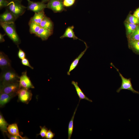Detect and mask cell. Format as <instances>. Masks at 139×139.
Returning <instances> with one entry per match:
<instances>
[{
  "instance_id": "15",
  "label": "cell",
  "mask_w": 139,
  "mask_h": 139,
  "mask_svg": "<svg viewBox=\"0 0 139 139\" xmlns=\"http://www.w3.org/2000/svg\"><path fill=\"white\" fill-rule=\"evenodd\" d=\"M71 84L73 85L75 88L76 93L79 98V102L81 100L84 99L90 102H92V101L88 98L84 94L82 90L78 85V83L77 82L74 81H72Z\"/></svg>"
},
{
  "instance_id": "3",
  "label": "cell",
  "mask_w": 139,
  "mask_h": 139,
  "mask_svg": "<svg viewBox=\"0 0 139 139\" xmlns=\"http://www.w3.org/2000/svg\"><path fill=\"white\" fill-rule=\"evenodd\" d=\"M20 88L19 81L0 84V93H5L15 97L17 95Z\"/></svg>"
},
{
  "instance_id": "20",
  "label": "cell",
  "mask_w": 139,
  "mask_h": 139,
  "mask_svg": "<svg viewBox=\"0 0 139 139\" xmlns=\"http://www.w3.org/2000/svg\"><path fill=\"white\" fill-rule=\"evenodd\" d=\"M14 97L3 93H0V106L3 107L8 103Z\"/></svg>"
},
{
  "instance_id": "27",
  "label": "cell",
  "mask_w": 139,
  "mask_h": 139,
  "mask_svg": "<svg viewBox=\"0 0 139 139\" xmlns=\"http://www.w3.org/2000/svg\"><path fill=\"white\" fill-rule=\"evenodd\" d=\"M41 131L38 135H40L42 138L45 137L46 134L48 131V128L45 126L43 127L40 126Z\"/></svg>"
},
{
  "instance_id": "23",
  "label": "cell",
  "mask_w": 139,
  "mask_h": 139,
  "mask_svg": "<svg viewBox=\"0 0 139 139\" xmlns=\"http://www.w3.org/2000/svg\"><path fill=\"white\" fill-rule=\"evenodd\" d=\"M9 125L2 114H0V129L4 134L7 132V128Z\"/></svg>"
},
{
  "instance_id": "1",
  "label": "cell",
  "mask_w": 139,
  "mask_h": 139,
  "mask_svg": "<svg viewBox=\"0 0 139 139\" xmlns=\"http://www.w3.org/2000/svg\"><path fill=\"white\" fill-rule=\"evenodd\" d=\"M1 71L0 84L19 81L20 76L12 67Z\"/></svg>"
},
{
  "instance_id": "12",
  "label": "cell",
  "mask_w": 139,
  "mask_h": 139,
  "mask_svg": "<svg viewBox=\"0 0 139 139\" xmlns=\"http://www.w3.org/2000/svg\"><path fill=\"white\" fill-rule=\"evenodd\" d=\"M83 42L85 45V48L84 50L81 52L78 56L71 63L70 65L69 70L67 73V74L68 75H70L71 72L77 66L80 59L82 57L88 48V47L86 43L84 41Z\"/></svg>"
},
{
  "instance_id": "10",
  "label": "cell",
  "mask_w": 139,
  "mask_h": 139,
  "mask_svg": "<svg viewBox=\"0 0 139 139\" xmlns=\"http://www.w3.org/2000/svg\"><path fill=\"white\" fill-rule=\"evenodd\" d=\"M17 18L8 9L6 10L0 15V22L14 23Z\"/></svg>"
},
{
  "instance_id": "6",
  "label": "cell",
  "mask_w": 139,
  "mask_h": 139,
  "mask_svg": "<svg viewBox=\"0 0 139 139\" xmlns=\"http://www.w3.org/2000/svg\"><path fill=\"white\" fill-rule=\"evenodd\" d=\"M17 95L20 101L28 104L32 99V94L29 89L21 88L18 91Z\"/></svg>"
},
{
  "instance_id": "24",
  "label": "cell",
  "mask_w": 139,
  "mask_h": 139,
  "mask_svg": "<svg viewBox=\"0 0 139 139\" xmlns=\"http://www.w3.org/2000/svg\"><path fill=\"white\" fill-rule=\"evenodd\" d=\"M29 31L31 34H36L41 28L40 24L34 22H29Z\"/></svg>"
},
{
  "instance_id": "4",
  "label": "cell",
  "mask_w": 139,
  "mask_h": 139,
  "mask_svg": "<svg viewBox=\"0 0 139 139\" xmlns=\"http://www.w3.org/2000/svg\"><path fill=\"white\" fill-rule=\"evenodd\" d=\"M7 7L8 10L17 18L24 14L26 8L18 0H13L9 2Z\"/></svg>"
},
{
  "instance_id": "14",
  "label": "cell",
  "mask_w": 139,
  "mask_h": 139,
  "mask_svg": "<svg viewBox=\"0 0 139 139\" xmlns=\"http://www.w3.org/2000/svg\"><path fill=\"white\" fill-rule=\"evenodd\" d=\"M7 130L8 132L11 135L19 136L21 139H28L26 137H22L20 135L17 124L16 123L9 125L7 127Z\"/></svg>"
},
{
  "instance_id": "18",
  "label": "cell",
  "mask_w": 139,
  "mask_h": 139,
  "mask_svg": "<svg viewBox=\"0 0 139 139\" xmlns=\"http://www.w3.org/2000/svg\"><path fill=\"white\" fill-rule=\"evenodd\" d=\"M40 25L41 27L45 28L51 31L53 30L54 25L53 22L49 18L45 15Z\"/></svg>"
},
{
  "instance_id": "25",
  "label": "cell",
  "mask_w": 139,
  "mask_h": 139,
  "mask_svg": "<svg viewBox=\"0 0 139 139\" xmlns=\"http://www.w3.org/2000/svg\"><path fill=\"white\" fill-rule=\"evenodd\" d=\"M124 22L133 24H139V19L130 13L127 15Z\"/></svg>"
},
{
  "instance_id": "28",
  "label": "cell",
  "mask_w": 139,
  "mask_h": 139,
  "mask_svg": "<svg viewBox=\"0 0 139 139\" xmlns=\"http://www.w3.org/2000/svg\"><path fill=\"white\" fill-rule=\"evenodd\" d=\"M18 56L19 59L22 60L25 58V53L22 50L19 48L18 53Z\"/></svg>"
},
{
  "instance_id": "31",
  "label": "cell",
  "mask_w": 139,
  "mask_h": 139,
  "mask_svg": "<svg viewBox=\"0 0 139 139\" xmlns=\"http://www.w3.org/2000/svg\"><path fill=\"white\" fill-rule=\"evenodd\" d=\"M75 0H64L63 2L64 5L66 7H69L72 5L74 3Z\"/></svg>"
},
{
  "instance_id": "16",
  "label": "cell",
  "mask_w": 139,
  "mask_h": 139,
  "mask_svg": "<svg viewBox=\"0 0 139 139\" xmlns=\"http://www.w3.org/2000/svg\"><path fill=\"white\" fill-rule=\"evenodd\" d=\"M74 28V27L73 26L68 27L66 29L63 34L60 37V38L62 39L65 38L67 37L72 38L74 40L78 39L83 41L75 36L73 31Z\"/></svg>"
},
{
  "instance_id": "35",
  "label": "cell",
  "mask_w": 139,
  "mask_h": 139,
  "mask_svg": "<svg viewBox=\"0 0 139 139\" xmlns=\"http://www.w3.org/2000/svg\"><path fill=\"white\" fill-rule=\"evenodd\" d=\"M5 34H3L0 33V42L1 43L4 42L5 40L4 39V36Z\"/></svg>"
},
{
  "instance_id": "29",
  "label": "cell",
  "mask_w": 139,
  "mask_h": 139,
  "mask_svg": "<svg viewBox=\"0 0 139 139\" xmlns=\"http://www.w3.org/2000/svg\"><path fill=\"white\" fill-rule=\"evenodd\" d=\"M55 136V134L53 133L50 129L48 130L45 137L47 139H52Z\"/></svg>"
},
{
  "instance_id": "8",
  "label": "cell",
  "mask_w": 139,
  "mask_h": 139,
  "mask_svg": "<svg viewBox=\"0 0 139 139\" xmlns=\"http://www.w3.org/2000/svg\"><path fill=\"white\" fill-rule=\"evenodd\" d=\"M47 8L55 13L61 12L64 9L62 0H50L47 4Z\"/></svg>"
},
{
  "instance_id": "36",
  "label": "cell",
  "mask_w": 139,
  "mask_h": 139,
  "mask_svg": "<svg viewBox=\"0 0 139 139\" xmlns=\"http://www.w3.org/2000/svg\"><path fill=\"white\" fill-rule=\"evenodd\" d=\"M50 0H42V2H46L48 1H49Z\"/></svg>"
},
{
  "instance_id": "17",
  "label": "cell",
  "mask_w": 139,
  "mask_h": 139,
  "mask_svg": "<svg viewBox=\"0 0 139 139\" xmlns=\"http://www.w3.org/2000/svg\"><path fill=\"white\" fill-rule=\"evenodd\" d=\"M129 48L135 54L139 55V40L127 39Z\"/></svg>"
},
{
  "instance_id": "7",
  "label": "cell",
  "mask_w": 139,
  "mask_h": 139,
  "mask_svg": "<svg viewBox=\"0 0 139 139\" xmlns=\"http://www.w3.org/2000/svg\"><path fill=\"white\" fill-rule=\"evenodd\" d=\"M19 82L20 88L29 89L34 88L29 77L27 75L26 71L22 73L21 75L19 77Z\"/></svg>"
},
{
  "instance_id": "33",
  "label": "cell",
  "mask_w": 139,
  "mask_h": 139,
  "mask_svg": "<svg viewBox=\"0 0 139 139\" xmlns=\"http://www.w3.org/2000/svg\"><path fill=\"white\" fill-rule=\"evenodd\" d=\"M9 138L10 139H20L21 138L18 136H14L11 135L7 132L6 133Z\"/></svg>"
},
{
  "instance_id": "26",
  "label": "cell",
  "mask_w": 139,
  "mask_h": 139,
  "mask_svg": "<svg viewBox=\"0 0 139 139\" xmlns=\"http://www.w3.org/2000/svg\"><path fill=\"white\" fill-rule=\"evenodd\" d=\"M127 39L133 40H139V24L134 32Z\"/></svg>"
},
{
  "instance_id": "19",
  "label": "cell",
  "mask_w": 139,
  "mask_h": 139,
  "mask_svg": "<svg viewBox=\"0 0 139 139\" xmlns=\"http://www.w3.org/2000/svg\"><path fill=\"white\" fill-rule=\"evenodd\" d=\"M126 37L128 39L134 32L138 24H133L124 22Z\"/></svg>"
},
{
  "instance_id": "34",
  "label": "cell",
  "mask_w": 139,
  "mask_h": 139,
  "mask_svg": "<svg viewBox=\"0 0 139 139\" xmlns=\"http://www.w3.org/2000/svg\"><path fill=\"white\" fill-rule=\"evenodd\" d=\"M133 15L139 19V7L136 9Z\"/></svg>"
},
{
  "instance_id": "37",
  "label": "cell",
  "mask_w": 139,
  "mask_h": 139,
  "mask_svg": "<svg viewBox=\"0 0 139 139\" xmlns=\"http://www.w3.org/2000/svg\"><path fill=\"white\" fill-rule=\"evenodd\" d=\"M28 1V3L30 2H31V1H30V0H27Z\"/></svg>"
},
{
  "instance_id": "21",
  "label": "cell",
  "mask_w": 139,
  "mask_h": 139,
  "mask_svg": "<svg viewBox=\"0 0 139 139\" xmlns=\"http://www.w3.org/2000/svg\"><path fill=\"white\" fill-rule=\"evenodd\" d=\"M45 16L44 10L38 13H35L31 18L29 22H34L40 24Z\"/></svg>"
},
{
  "instance_id": "2",
  "label": "cell",
  "mask_w": 139,
  "mask_h": 139,
  "mask_svg": "<svg viewBox=\"0 0 139 139\" xmlns=\"http://www.w3.org/2000/svg\"><path fill=\"white\" fill-rule=\"evenodd\" d=\"M0 24L7 35L13 42L16 45L19 44L21 41L16 32L14 23L0 22Z\"/></svg>"
},
{
  "instance_id": "22",
  "label": "cell",
  "mask_w": 139,
  "mask_h": 139,
  "mask_svg": "<svg viewBox=\"0 0 139 139\" xmlns=\"http://www.w3.org/2000/svg\"><path fill=\"white\" fill-rule=\"evenodd\" d=\"M80 102H79V103L76 108L74 112L73 115L72 117L71 120L70 121L68 125V139H70L71 137L72 134L73 130V123L74 120V116L77 110V108L79 106Z\"/></svg>"
},
{
  "instance_id": "13",
  "label": "cell",
  "mask_w": 139,
  "mask_h": 139,
  "mask_svg": "<svg viewBox=\"0 0 139 139\" xmlns=\"http://www.w3.org/2000/svg\"><path fill=\"white\" fill-rule=\"evenodd\" d=\"M53 31L41 27L38 32L35 34L40 38L42 41L47 40L53 34Z\"/></svg>"
},
{
  "instance_id": "9",
  "label": "cell",
  "mask_w": 139,
  "mask_h": 139,
  "mask_svg": "<svg viewBox=\"0 0 139 139\" xmlns=\"http://www.w3.org/2000/svg\"><path fill=\"white\" fill-rule=\"evenodd\" d=\"M28 9L35 13H38L44 10L47 7V4L42 2H33L28 3Z\"/></svg>"
},
{
  "instance_id": "32",
  "label": "cell",
  "mask_w": 139,
  "mask_h": 139,
  "mask_svg": "<svg viewBox=\"0 0 139 139\" xmlns=\"http://www.w3.org/2000/svg\"><path fill=\"white\" fill-rule=\"evenodd\" d=\"M9 2L6 0H0V9L4 7L7 6Z\"/></svg>"
},
{
  "instance_id": "5",
  "label": "cell",
  "mask_w": 139,
  "mask_h": 139,
  "mask_svg": "<svg viewBox=\"0 0 139 139\" xmlns=\"http://www.w3.org/2000/svg\"><path fill=\"white\" fill-rule=\"evenodd\" d=\"M110 64L115 68L118 72L121 80V83L120 87L117 89L116 92L119 93L122 90H130L133 93L139 94V92L135 90L133 88L131 82V78L127 79L124 77L120 72L119 70L116 68L111 63Z\"/></svg>"
},
{
  "instance_id": "30",
  "label": "cell",
  "mask_w": 139,
  "mask_h": 139,
  "mask_svg": "<svg viewBox=\"0 0 139 139\" xmlns=\"http://www.w3.org/2000/svg\"><path fill=\"white\" fill-rule=\"evenodd\" d=\"M21 63L23 65L28 66L32 69H33V67L30 65L28 59L26 58L21 60Z\"/></svg>"
},
{
  "instance_id": "11",
  "label": "cell",
  "mask_w": 139,
  "mask_h": 139,
  "mask_svg": "<svg viewBox=\"0 0 139 139\" xmlns=\"http://www.w3.org/2000/svg\"><path fill=\"white\" fill-rule=\"evenodd\" d=\"M0 67L1 70L12 67L11 61L7 55L2 51L0 52Z\"/></svg>"
}]
</instances>
